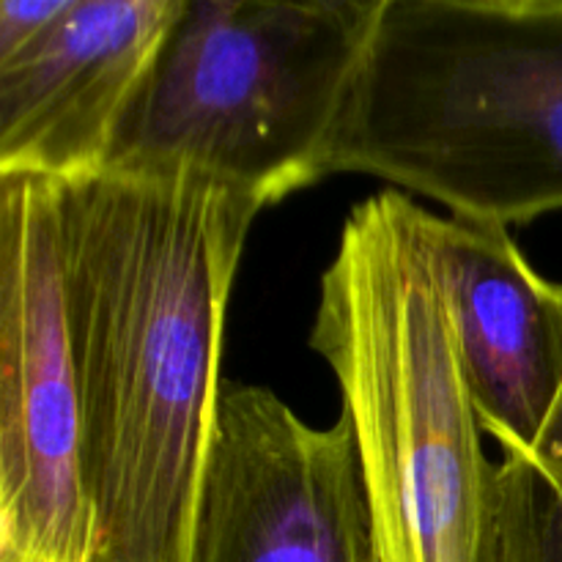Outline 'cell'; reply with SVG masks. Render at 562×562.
Masks as SVG:
<instances>
[{
    "instance_id": "52a82bcc",
    "label": "cell",
    "mask_w": 562,
    "mask_h": 562,
    "mask_svg": "<svg viewBox=\"0 0 562 562\" xmlns=\"http://www.w3.org/2000/svg\"><path fill=\"white\" fill-rule=\"evenodd\" d=\"M179 9L181 0H64L0 58V176L64 184L104 170Z\"/></svg>"
},
{
    "instance_id": "3957f363",
    "label": "cell",
    "mask_w": 562,
    "mask_h": 562,
    "mask_svg": "<svg viewBox=\"0 0 562 562\" xmlns=\"http://www.w3.org/2000/svg\"><path fill=\"white\" fill-rule=\"evenodd\" d=\"M324 173L497 228L560 212L562 0H382Z\"/></svg>"
},
{
    "instance_id": "6da1fadb",
    "label": "cell",
    "mask_w": 562,
    "mask_h": 562,
    "mask_svg": "<svg viewBox=\"0 0 562 562\" xmlns=\"http://www.w3.org/2000/svg\"><path fill=\"white\" fill-rule=\"evenodd\" d=\"M93 562H190L225 313L263 203L192 170L55 184Z\"/></svg>"
},
{
    "instance_id": "5b68a950",
    "label": "cell",
    "mask_w": 562,
    "mask_h": 562,
    "mask_svg": "<svg viewBox=\"0 0 562 562\" xmlns=\"http://www.w3.org/2000/svg\"><path fill=\"white\" fill-rule=\"evenodd\" d=\"M55 181L0 176V562H93Z\"/></svg>"
},
{
    "instance_id": "7a4b0ae2",
    "label": "cell",
    "mask_w": 562,
    "mask_h": 562,
    "mask_svg": "<svg viewBox=\"0 0 562 562\" xmlns=\"http://www.w3.org/2000/svg\"><path fill=\"white\" fill-rule=\"evenodd\" d=\"M311 349L335 373L379 562H499L497 464L483 453L428 209L368 198L324 269Z\"/></svg>"
},
{
    "instance_id": "9c48e42d",
    "label": "cell",
    "mask_w": 562,
    "mask_h": 562,
    "mask_svg": "<svg viewBox=\"0 0 562 562\" xmlns=\"http://www.w3.org/2000/svg\"><path fill=\"white\" fill-rule=\"evenodd\" d=\"M499 562H562V412L536 470L497 464Z\"/></svg>"
},
{
    "instance_id": "8992f818",
    "label": "cell",
    "mask_w": 562,
    "mask_h": 562,
    "mask_svg": "<svg viewBox=\"0 0 562 562\" xmlns=\"http://www.w3.org/2000/svg\"><path fill=\"white\" fill-rule=\"evenodd\" d=\"M190 562H379L346 417L313 428L269 387H220Z\"/></svg>"
},
{
    "instance_id": "277c9868",
    "label": "cell",
    "mask_w": 562,
    "mask_h": 562,
    "mask_svg": "<svg viewBox=\"0 0 562 562\" xmlns=\"http://www.w3.org/2000/svg\"><path fill=\"white\" fill-rule=\"evenodd\" d=\"M382 0H181L104 170H192L269 206L327 179Z\"/></svg>"
},
{
    "instance_id": "ba28073f",
    "label": "cell",
    "mask_w": 562,
    "mask_h": 562,
    "mask_svg": "<svg viewBox=\"0 0 562 562\" xmlns=\"http://www.w3.org/2000/svg\"><path fill=\"white\" fill-rule=\"evenodd\" d=\"M428 236L477 423L503 461L536 470L562 412V285L508 228L428 212Z\"/></svg>"
},
{
    "instance_id": "30bf717a",
    "label": "cell",
    "mask_w": 562,
    "mask_h": 562,
    "mask_svg": "<svg viewBox=\"0 0 562 562\" xmlns=\"http://www.w3.org/2000/svg\"><path fill=\"white\" fill-rule=\"evenodd\" d=\"M60 3L64 0H0V58L31 42L58 14Z\"/></svg>"
}]
</instances>
